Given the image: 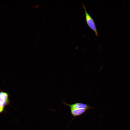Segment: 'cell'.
Wrapping results in <instances>:
<instances>
[{"label": "cell", "mask_w": 130, "mask_h": 130, "mask_svg": "<svg viewBox=\"0 0 130 130\" xmlns=\"http://www.w3.org/2000/svg\"><path fill=\"white\" fill-rule=\"evenodd\" d=\"M82 5L84 11L86 23L90 28L94 31L96 35L98 36V35L93 19L87 12L84 5L83 4Z\"/></svg>", "instance_id": "6da1fadb"}, {"label": "cell", "mask_w": 130, "mask_h": 130, "mask_svg": "<svg viewBox=\"0 0 130 130\" xmlns=\"http://www.w3.org/2000/svg\"><path fill=\"white\" fill-rule=\"evenodd\" d=\"M4 109H2L0 108V113L3 112L4 111Z\"/></svg>", "instance_id": "5b68a950"}, {"label": "cell", "mask_w": 130, "mask_h": 130, "mask_svg": "<svg viewBox=\"0 0 130 130\" xmlns=\"http://www.w3.org/2000/svg\"><path fill=\"white\" fill-rule=\"evenodd\" d=\"M9 95L7 92L0 91V98L6 101L10 102L9 99Z\"/></svg>", "instance_id": "277c9868"}, {"label": "cell", "mask_w": 130, "mask_h": 130, "mask_svg": "<svg viewBox=\"0 0 130 130\" xmlns=\"http://www.w3.org/2000/svg\"><path fill=\"white\" fill-rule=\"evenodd\" d=\"M72 115L75 117L79 116L85 113L88 110V109H70Z\"/></svg>", "instance_id": "3957f363"}, {"label": "cell", "mask_w": 130, "mask_h": 130, "mask_svg": "<svg viewBox=\"0 0 130 130\" xmlns=\"http://www.w3.org/2000/svg\"><path fill=\"white\" fill-rule=\"evenodd\" d=\"M63 103L65 105L69 107L70 109H88L89 110L93 109V107H91L90 106L85 104L77 103L72 104L66 103L65 101H63Z\"/></svg>", "instance_id": "7a4b0ae2"}]
</instances>
